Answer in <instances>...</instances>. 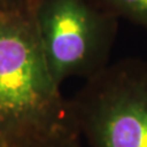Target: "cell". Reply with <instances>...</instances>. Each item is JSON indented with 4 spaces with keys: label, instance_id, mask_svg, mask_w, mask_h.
I'll use <instances>...</instances> for the list:
<instances>
[{
    "label": "cell",
    "instance_id": "277c9868",
    "mask_svg": "<svg viewBox=\"0 0 147 147\" xmlns=\"http://www.w3.org/2000/svg\"><path fill=\"white\" fill-rule=\"evenodd\" d=\"M0 147H85V144L70 119L50 129L0 136Z\"/></svg>",
    "mask_w": 147,
    "mask_h": 147
},
{
    "label": "cell",
    "instance_id": "7a4b0ae2",
    "mask_svg": "<svg viewBox=\"0 0 147 147\" xmlns=\"http://www.w3.org/2000/svg\"><path fill=\"white\" fill-rule=\"evenodd\" d=\"M69 113L87 147H147V59L123 58L87 79Z\"/></svg>",
    "mask_w": 147,
    "mask_h": 147
},
{
    "label": "cell",
    "instance_id": "3957f363",
    "mask_svg": "<svg viewBox=\"0 0 147 147\" xmlns=\"http://www.w3.org/2000/svg\"><path fill=\"white\" fill-rule=\"evenodd\" d=\"M32 9L55 82L90 79L109 65L119 18L97 0H34Z\"/></svg>",
    "mask_w": 147,
    "mask_h": 147
},
{
    "label": "cell",
    "instance_id": "5b68a950",
    "mask_svg": "<svg viewBox=\"0 0 147 147\" xmlns=\"http://www.w3.org/2000/svg\"><path fill=\"white\" fill-rule=\"evenodd\" d=\"M117 18H123L147 31V0H97Z\"/></svg>",
    "mask_w": 147,
    "mask_h": 147
},
{
    "label": "cell",
    "instance_id": "8992f818",
    "mask_svg": "<svg viewBox=\"0 0 147 147\" xmlns=\"http://www.w3.org/2000/svg\"><path fill=\"white\" fill-rule=\"evenodd\" d=\"M18 0H0V11L9 10V9H13ZM22 1V0H21Z\"/></svg>",
    "mask_w": 147,
    "mask_h": 147
},
{
    "label": "cell",
    "instance_id": "6da1fadb",
    "mask_svg": "<svg viewBox=\"0 0 147 147\" xmlns=\"http://www.w3.org/2000/svg\"><path fill=\"white\" fill-rule=\"evenodd\" d=\"M69 100L45 60L31 10L0 11V136L69 121Z\"/></svg>",
    "mask_w": 147,
    "mask_h": 147
}]
</instances>
